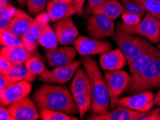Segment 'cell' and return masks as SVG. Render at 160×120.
Listing matches in <instances>:
<instances>
[{
  "mask_svg": "<svg viewBox=\"0 0 160 120\" xmlns=\"http://www.w3.org/2000/svg\"><path fill=\"white\" fill-rule=\"evenodd\" d=\"M157 106H159V107H160V101H159L158 103H157Z\"/></svg>",
  "mask_w": 160,
  "mask_h": 120,
  "instance_id": "45",
  "label": "cell"
},
{
  "mask_svg": "<svg viewBox=\"0 0 160 120\" xmlns=\"http://www.w3.org/2000/svg\"><path fill=\"white\" fill-rule=\"evenodd\" d=\"M109 95L110 107L113 109L116 107V101L119 96L128 89L131 82V75L122 70L107 71L104 73Z\"/></svg>",
  "mask_w": 160,
  "mask_h": 120,
  "instance_id": "6",
  "label": "cell"
},
{
  "mask_svg": "<svg viewBox=\"0 0 160 120\" xmlns=\"http://www.w3.org/2000/svg\"><path fill=\"white\" fill-rule=\"evenodd\" d=\"M33 99L39 110H56L70 115L78 113L72 94L64 86L43 84L34 92Z\"/></svg>",
  "mask_w": 160,
  "mask_h": 120,
  "instance_id": "1",
  "label": "cell"
},
{
  "mask_svg": "<svg viewBox=\"0 0 160 120\" xmlns=\"http://www.w3.org/2000/svg\"><path fill=\"white\" fill-rule=\"evenodd\" d=\"M39 45L45 48L46 50L58 48L59 45L58 37L54 29L52 28L49 24L45 27L39 38Z\"/></svg>",
  "mask_w": 160,
  "mask_h": 120,
  "instance_id": "25",
  "label": "cell"
},
{
  "mask_svg": "<svg viewBox=\"0 0 160 120\" xmlns=\"http://www.w3.org/2000/svg\"><path fill=\"white\" fill-rule=\"evenodd\" d=\"M72 96L78 109L80 119H83L85 114L91 110L92 104L91 91L85 93H72Z\"/></svg>",
  "mask_w": 160,
  "mask_h": 120,
  "instance_id": "26",
  "label": "cell"
},
{
  "mask_svg": "<svg viewBox=\"0 0 160 120\" xmlns=\"http://www.w3.org/2000/svg\"><path fill=\"white\" fill-rule=\"evenodd\" d=\"M160 57V50L154 46L147 50L142 53L137 57L128 61L129 71L131 73V82L137 79V77L143 72L151 61Z\"/></svg>",
  "mask_w": 160,
  "mask_h": 120,
  "instance_id": "15",
  "label": "cell"
},
{
  "mask_svg": "<svg viewBox=\"0 0 160 120\" xmlns=\"http://www.w3.org/2000/svg\"><path fill=\"white\" fill-rule=\"evenodd\" d=\"M49 0H26L28 12L31 14H38L47 8Z\"/></svg>",
  "mask_w": 160,
  "mask_h": 120,
  "instance_id": "33",
  "label": "cell"
},
{
  "mask_svg": "<svg viewBox=\"0 0 160 120\" xmlns=\"http://www.w3.org/2000/svg\"><path fill=\"white\" fill-rule=\"evenodd\" d=\"M142 18L137 14L127 13V12H123L122 14V20L123 24H127V25H134L139 23L142 20Z\"/></svg>",
  "mask_w": 160,
  "mask_h": 120,
  "instance_id": "34",
  "label": "cell"
},
{
  "mask_svg": "<svg viewBox=\"0 0 160 120\" xmlns=\"http://www.w3.org/2000/svg\"><path fill=\"white\" fill-rule=\"evenodd\" d=\"M157 48H159V50H160V42L159 43V44H158V45H157Z\"/></svg>",
  "mask_w": 160,
  "mask_h": 120,
  "instance_id": "44",
  "label": "cell"
},
{
  "mask_svg": "<svg viewBox=\"0 0 160 120\" xmlns=\"http://www.w3.org/2000/svg\"><path fill=\"white\" fill-rule=\"evenodd\" d=\"M78 53L82 56H89L108 52L111 50V45L107 41L96 40L86 36H78L73 42Z\"/></svg>",
  "mask_w": 160,
  "mask_h": 120,
  "instance_id": "11",
  "label": "cell"
},
{
  "mask_svg": "<svg viewBox=\"0 0 160 120\" xmlns=\"http://www.w3.org/2000/svg\"><path fill=\"white\" fill-rule=\"evenodd\" d=\"M138 120H160V108H156L149 112L147 115L140 117Z\"/></svg>",
  "mask_w": 160,
  "mask_h": 120,
  "instance_id": "36",
  "label": "cell"
},
{
  "mask_svg": "<svg viewBox=\"0 0 160 120\" xmlns=\"http://www.w3.org/2000/svg\"><path fill=\"white\" fill-rule=\"evenodd\" d=\"M53 29L60 45H68L73 43L78 37V30L71 17L57 21L53 25Z\"/></svg>",
  "mask_w": 160,
  "mask_h": 120,
  "instance_id": "16",
  "label": "cell"
},
{
  "mask_svg": "<svg viewBox=\"0 0 160 120\" xmlns=\"http://www.w3.org/2000/svg\"><path fill=\"white\" fill-rule=\"evenodd\" d=\"M75 6L76 7L78 14H79L80 16L82 14V12H83V9L85 3V0H72Z\"/></svg>",
  "mask_w": 160,
  "mask_h": 120,
  "instance_id": "39",
  "label": "cell"
},
{
  "mask_svg": "<svg viewBox=\"0 0 160 120\" xmlns=\"http://www.w3.org/2000/svg\"><path fill=\"white\" fill-rule=\"evenodd\" d=\"M42 120H78L76 117H72L65 112L56 110L43 109L39 110Z\"/></svg>",
  "mask_w": 160,
  "mask_h": 120,
  "instance_id": "31",
  "label": "cell"
},
{
  "mask_svg": "<svg viewBox=\"0 0 160 120\" xmlns=\"http://www.w3.org/2000/svg\"><path fill=\"white\" fill-rule=\"evenodd\" d=\"M18 4L22 7H25V4H26V0H17Z\"/></svg>",
  "mask_w": 160,
  "mask_h": 120,
  "instance_id": "42",
  "label": "cell"
},
{
  "mask_svg": "<svg viewBox=\"0 0 160 120\" xmlns=\"http://www.w3.org/2000/svg\"><path fill=\"white\" fill-rule=\"evenodd\" d=\"M106 0H88V7H89V10L93 9L94 7H97L99 4H101V3H103Z\"/></svg>",
  "mask_w": 160,
  "mask_h": 120,
  "instance_id": "40",
  "label": "cell"
},
{
  "mask_svg": "<svg viewBox=\"0 0 160 120\" xmlns=\"http://www.w3.org/2000/svg\"><path fill=\"white\" fill-rule=\"evenodd\" d=\"M81 61L88 73L91 82V112L96 115L107 113L110 107V95L105 77L103 76L96 61L90 56H83Z\"/></svg>",
  "mask_w": 160,
  "mask_h": 120,
  "instance_id": "2",
  "label": "cell"
},
{
  "mask_svg": "<svg viewBox=\"0 0 160 120\" xmlns=\"http://www.w3.org/2000/svg\"><path fill=\"white\" fill-rule=\"evenodd\" d=\"M81 65V61L74 60L71 64L55 67L52 70H45L39 76L41 81L50 84H63L69 81Z\"/></svg>",
  "mask_w": 160,
  "mask_h": 120,
  "instance_id": "9",
  "label": "cell"
},
{
  "mask_svg": "<svg viewBox=\"0 0 160 120\" xmlns=\"http://www.w3.org/2000/svg\"><path fill=\"white\" fill-rule=\"evenodd\" d=\"M0 119L1 120H15L14 117L12 115L8 108L6 109L5 107L1 106L0 107Z\"/></svg>",
  "mask_w": 160,
  "mask_h": 120,
  "instance_id": "38",
  "label": "cell"
},
{
  "mask_svg": "<svg viewBox=\"0 0 160 120\" xmlns=\"http://www.w3.org/2000/svg\"><path fill=\"white\" fill-rule=\"evenodd\" d=\"M89 12L91 14H103L112 20H115L125 12L124 8L119 0H106Z\"/></svg>",
  "mask_w": 160,
  "mask_h": 120,
  "instance_id": "20",
  "label": "cell"
},
{
  "mask_svg": "<svg viewBox=\"0 0 160 120\" xmlns=\"http://www.w3.org/2000/svg\"><path fill=\"white\" fill-rule=\"evenodd\" d=\"M146 13L160 19V0H134Z\"/></svg>",
  "mask_w": 160,
  "mask_h": 120,
  "instance_id": "29",
  "label": "cell"
},
{
  "mask_svg": "<svg viewBox=\"0 0 160 120\" xmlns=\"http://www.w3.org/2000/svg\"><path fill=\"white\" fill-rule=\"evenodd\" d=\"M148 112H142L134 111L127 107L122 106H116V109L111 112L96 115L93 114L88 117L87 119L91 120H138L140 117L147 115Z\"/></svg>",
  "mask_w": 160,
  "mask_h": 120,
  "instance_id": "17",
  "label": "cell"
},
{
  "mask_svg": "<svg viewBox=\"0 0 160 120\" xmlns=\"http://www.w3.org/2000/svg\"><path fill=\"white\" fill-rule=\"evenodd\" d=\"M113 40L122 50L127 62L142 53L153 47L148 40L136 34L117 30L113 35Z\"/></svg>",
  "mask_w": 160,
  "mask_h": 120,
  "instance_id": "3",
  "label": "cell"
},
{
  "mask_svg": "<svg viewBox=\"0 0 160 120\" xmlns=\"http://www.w3.org/2000/svg\"><path fill=\"white\" fill-rule=\"evenodd\" d=\"M78 51L74 47L65 46L55 49L46 50L45 58L50 67H60L69 65L73 62Z\"/></svg>",
  "mask_w": 160,
  "mask_h": 120,
  "instance_id": "14",
  "label": "cell"
},
{
  "mask_svg": "<svg viewBox=\"0 0 160 120\" xmlns=\"http://www.w3.org/2000/svg\"><path fill=\"white\" fill-rule=\"evenodd\" d=\"M55 1L60 2H65V3H73L72 0H55Z\"/></svg>",
  "mask_w": 160,
  "mask_h": 120,
  "instance_id": "43",
  "label": "cell"
},
{
  "mask_svg": "<svg viewBox=\"0 0 160 120\" xmlns=\"http://www.w3.org/2000/svg\"><path fill=\"white\" fill-rule=\"evenodd\" d=\"M35 102L28 96L9 106L8 109L15 120H37L40 117Z\"/></svg>",
  "mask_w": 160,
  "mask_h": 120,
  "instance_id": "13",
  "label": "cell"
},
{
  "mask_svg": "<svg viewBox=\"0 0 160 120\" xmlns=\"http://www.w3.org/2000/svg\"><path fill=\"white\" fill-rule=\"evenodd\" d=\"M154 97L152 91H144L133 96L118 98L116 101V106L125 107L134 111L148 112L155 106Z\"/></svg>",
  "mask_w": 160,
  "mask_h": 120,
  "instance_id": "8",
  "label": "cell"
},
{
  "mask_svg": "<svg viewBox=\"0 0 160 120\" xmlns=\"http://www.w3.org/2000/svg\"><path fill=\"white\" fill-rule=\"evenodd\" d=\"M14 81L11 80L7 76L0 74V90H4L7 89V87L9 86L11 84H12Z\"/></svg>",
  "mask_w": 160,
  "mask_h": 120,
  "instance_id": "37",
  "label": "cell"
},
{
  "mask_svg": "<svg viewBox=\"0 0 160 120\" xmlns=\"http://www.w3.org/2000/svg\"><path fill=\"white\" fill-rule=\"evenodd\" d=\"M120 2H122L123 8H124L125 12L137 14L142 18H144L146 14V12L142 8V7L134 0H120Z\"/></svg>",
  "mask_w": 160,
  "mask_h": 120,
  "instance_id": "32",
  "label": "cell"
},
{
  "mask_svg": "<svg viewBox=\"0 0 160 120\" xmlns=\"http://www.w3.org/2000/svg\"><path fill=\"white\" fill-rule=\"evenodd\" d=\"M33 21L34 19L25 12L18 9L8 28L16 35L22 38L29 30Z\"/></svg>",
  "mask_w": 160,
  "mask_h": 120,
  "instance_id": "21",
  "label": "cell"
},
{
  "mask_svg": "<svg viewBox=\"0 0 160 120\" xmlns=\"http://www.w3.org/2000/svg\"><path fill=\"white\" fill-rule=\"evenodd\" d=\"M1 55L7 58L13 64L25 63L32 54L25 48L21 47H7L4 46L1 49Z\"/></svg>",
  "mask_w": 160,
  "mask_h": 120,
  "instance_id": "22",
  "label": "cell"
},
{
  "mask_svg": "<svg viewBox=\"0 0 160 120\" xmlns=\"http://www.w3.org/2000/svg\"><path fill=\"white\" fill-rule=\"evenodd\" d=\"M13 63L4 56H0V74H5Z\"/></svg>",
  "mask_w": 160,
  "mask_h": 120,
  "instance_id": "35",
  "label": "cell"
},
{
  "mask_svg": "<svg viewBox=\"0 0 160 120\" xmlns=\"http://www.w3.org/2000/svg\"><path fill=\"white\" fill-rule=\"evenodd\" d=\"M117 30L144 37L153 44H159L160 42V19L147 13L134 25L118 23Z\"/></svg>",
  "mask_w": 160,
  "mask_h": 120,
  "instance_id": "4",
  "label": "cell"
},
{
  "mask_svg": "<svg viewBox=\"0 0 160 120\" xmlns=\"http://www.w3.org/2000/svg\"><path fill=\"white\" fill-rule=\"evenodd\" d=\"M50 21L49 14L47 12L38 14L30 26L29 30L24 35L22 39L25 47L31 53H35L39 44V38L45 27Z\"/></svg>",
  "mask_w": 160,
  "mask_h": 120,
  "instance_id": "10",
  "label": "cell"
},
{
  "mask_svg": "<svg viewBox=\"0 0 160 120\" xmlns=\"http://www.w3.org/2000/svg\"><path fill=\"white\" fill-rule=\"evenodd\" d=\"M32 86L26 81L14 82L7 89L0 90L1 106L9 107L13 103L28 97L32 91Z\"/></svg>",
  "mask_w": 160,
  "mask_h": 120,
  "instance_id": "12",
  "label": "cell"
},
{
  "mask_svg": "<svg viewBox=\"0 0 160 120\" xmlns=\"http://www.w3.org/2000/svg\"><path fill=\"white\" fill-rule=\"evenodd\" d=\"M87 30L91 38L101 40L114 34V23L103 14H92L87 23Z\"/></svg>",
  "mask_w": 160,
  "mask_h": 120,
  "instance_id": "7",
  "label": "cell"
},
{
  "mask_svg": "<svg viewBox=\"0 0 160 120\" xmlns=\"http://www.w3.org/2000/svg\"><path fill=\"white\" fill-rule=\"evenodd\" d=\"M28 69L35 76H40L45 71L46 65L44 60L38 55H32L25 63Z\"/></svg>",
  "mask_w": 160,
  "mask_h": 120,
  "instance_id": "30",
  "label": "cell"
},
{
  "mask_svg": "<svg viewBox=\"0 0 160 120\" xmlns=\"http://www.w3.org/2000/svg\"><path fill=\"white\" fill-rule=\"evenodd\" d=\"M17 11L18 9L9 3L0 5V31L9 28Z\"/></svg>",
  "mask_w": 160,
  "mask_h": 120,
  "instance_id": "28",
  "label": "cell"
},
{
  "mask_svg": "<svg viewBox=\"0 0 160 120\" xmlns=\"http://www.w3.org/2000/svg\"><path fill=\"white\" fill-rule=\"evenodd\" d=\"M3 75L7 76L14 82L26 81L31 83L35 81L36 79V76L30 73L24 63L12 64L8 71Z\"/></svg>",
  "mask_w": 160,
  "mask_h": 120,
  "instance_id": "24",
  "label": "cell"
},
{
  "mask_svg": "<svg viewBox=\"0 0 160 120\" xmlns=\"http://www.w3.org/2000/svg\"><path fill=\"white\" fill-rule=\"evenodd\" d=\"M159 101H160V89L158 91V93H157L154 97V105H157V103H158Z\"/></svg>",
  "mask_w": 160,
  "mask_h": 120,
  "instance_id": "41",
  "label": "cell"
},
{
  "mask_svg": "<svg viewBox=\"0 0 160 120\" xmlns=\"http://www.w3.org/2000/svg\"><path fill=\"white\" fill-rule=\"evenodd\" d=\"M71 89L72 94L91 91V82L86 70H84L81 68L76 70L72 80Z\"/></svg>",
  "mask_w": 160,
  "mask_h": 120,
  "instance_id": "23",
  "label": "cell"
},
{
  "mask_svg": "<svg viewBox=\"0 0 160 120\" xmlns=\"http://www.w3.org/2000/svg\"><path fill=\"white\" fill-rule=\"evenodd\" d=\"M0 41L2 47H21L25 48L22 39L14 34L9 28L0 31Z\"/></svg>",
  "mask_w": 160,
  "mask_h": 120,
  "instance_id": "27",
  "label": "cell"
},
{
  "mask_svg": "<svg viewBox=\"0 0 160 120\" xmlns=\"http://www.w3.org/2000/svg\"><path fill=\"white\" fill-rule=\"evenodd\" d=\"M46 9L49 14L50 21L52 22H57L60 19L70 18L78 13L76 7L73 3H65L55 0H49Z\"/></svg>",
  "mask_w": 160,
  "mask_h": 120,
  "instance_id": "19",
  "label": "cell"
},
{
  "mask_svg": "<svg viewBox=\"0 0 160 120\" xmlns=\"http://www.w3.org/2000/svg\"><path fill=\"white\" fill-rule=\"evenodd\" d=\"M160 86V57L149 63L143 72L128 87L129 93H139Z\"/></svg>",
  "mask_w": 160,
  "mask_h": 120,
  "instance_id": "5",
  "label": "cell"
},
{
  "mask_svg": "<svg viewBox=\"0 0 160 120\" xmlns=\"http://www.w3.org/2000/svg\"><path fill=\"white\" fill-rule=\"evenodd\" d=\"M99 63L102 69L113 71L122 69L128 62L122 50L120 48H116L101 53L99 57Z\"/></svg>",
  "mask_w": 160,
  "mask_h": 120,
  "instance_id": "18",
  "label": "cell"
}]
</instances>
